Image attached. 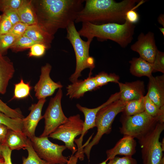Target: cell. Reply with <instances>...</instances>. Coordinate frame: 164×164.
I'll return each instance as SVG.
<instances>
[{
	"mask_svg": "<svg viewBox=\"0 0 164 164\" xmlns=\"http://www.w3.org/2000/svg\"><path fill=\"white\" fill-rule=\"evenodd\" d=\"M84 0H31L36 23L45 32L54 36L60 29H66L74 22L83 7Z\"/></svg>",
	"mask_w": 164,
	"mask_h": 164,
	"instance_id": "cell-1",
	"label": "cell"
},
{
	"mask_svg": "<svg viewBox=\"0 0 164 164\" xmlns=\"http://www.w3.org/2000/svg\"><path fill=\"white\" fill-rule=\"evenodd\" d=\"M84 2V7L78 13L74 23L121 24L125 22L128 11L136 9L144 2L137 0H124L120 2L113 0H86Z\"/></svg>",
	"mask_w": 164,
	"mask_h": 164,
	"instance_id": "cell-2",
	"label": "cell"
},
{
	"mask_svg": "<svg viewBox=\"0 0 164 164\" xmlns=\"http://www.w3.org/2000/svg\"><path fill=\"white\" fill-rule=\"evenodd\" d=\"M135 26L125 19L123 23H109L96 25L89 22L82 23L78 31L80 36L93 40L96 37L100 41L108 39L118 44L123 48L126 47L133 39Z\"/></svg>",
	"mask_w": 164,
	"mask_h": 164,
	"instance_id": "cell-3",
	"label": "cell"
},
{
	"mask_svg": "<svg viewBox=\"0 0 164 164\" xmlns=\"http://www.w3.org/2000/svg\"><path fill=\"white\" fill-rule=\"evenodd\" d=\"M74 22H71L66 28V38L72 45L75 53L76 66L75 72L69 78L72 83L77 81L82 71L86 68L90 69V73L95 67L94 58L90 56L89 49L92 41L91 39L83 40L77 30Z\"/></svg>",
	"mask_w": 164,
	"mask_h": 164,
	"instance_id": "cell-4",
	"label": "cell"
},
{
	"mask_svg": "<svg viewBox=\"0 0 164 164\" xmlns=\"http://www.w3.org/2000/svg\"><path fill=\"white\" fill-rule=\"evenodd\" d=\"M127 102L118 99L101 108L97 113L95 119L97 132L92 141L84 147V153L90 159L92 147L98 144L103 135L109 134L111 131L112 125L115 117L122 112Z\"/></svg>",
	"mask_w": 164,
	"mask_h": 164,
	"instance_id": "cell-5",
	"label": "cell"
},
{
	"mask_svg": "<svg viewBox=\"0 0 164 164\" xmlns=\"http://www.w3.org/2000/svg\"><path fill=\"white\" fill-rule=\"evenodd\" d=\"M164 130V123L158 122L146 134L138 139L143 164H162L164 162L161 142L159 139Z\"/></svg>",
	"mask_w": 164,
	"mask_h": 164,
	"instance_id": "cell-6",
	"label": "cell"
},
{
	"mask_svg": "<svg viewBox=\"0 0 164 164\" xmlns=\"http://www.w3.org/2000/svg\"><path fill=\"white\" fill-rule=\"evenodd\" d=\"M120 121L121 124L119 128L121 133L138 139L152 130L158 122L155 118L145 111L132 116L122 114Z\"/></svg>",
	"mask_w": 164,
	"mask_h": 164,
	"instance_id": "cell-7",
	"label": "cell"
},
{
	"mask_svg": "<svg viewBox=\"0 0 164 164\" xmlns=\"http://www.w3.org/2000/svg\"><path fill=\"white\" fill-rule=\"evenodd\" d=\"M83 123L80 114L70 116L48 137L63 142L65 146L71 151L73 155L77 151L74 140L77 136L81 135Z\"/></svg>",
	"mask_w": 164,
	"mask_h": 164,
	"instance_id": "cell-8",
	"label": "cell"
},
{
	"mask_svg": "<svg viewBox=\"0 0 164 164\" xmlns=\"http://www.w3.org/2000/svg\"><path fill=\"white\" fill-rule=\"evenodd\" d=\"M32 146L38 156L49 164H67L68 158L63 156V152L67 148L50 141L48 137L34 136L30 139Z\"/></svg>",
	"mask_w": 164,
	"mask_h": 164,
	"instance_id": "cell-9",
	"label": "cell"
},
{
	"mask_svg": "<svg viewBox=\"0 0 164 164\" xmlns=\"http://www.w3.org/2000/svg\"><path fill=\"white\" fill-rule=\"evenodd\" d=\"M62 96V91L61 88H59L55 96L51 98L43 116L45 120L44 128L39 137H48L58 127L68 120L62 108L61 100Z\"/></svg>",
	"mask_w": 164,
	"mask_h": 164,
	"instance_id": "cell-10",
	"label": "cell"
},
{
	"mask_svg": "<svg viewBox=\"0 0 164 164\" xmlns=\"http://www.w3.org/2000/svg\"><path fill=\"white\" fill-rule=\"evenodd\" d=\"M119 92H116L111 95L108 100L103 104L93 108H88L82 106L79 104H77V108L83 113L85 118L83 130L80 136L78 139H75L74 141L77 146V151L75 155L79 159L82 160L84 158V146L82 145L84 136L89 130L96 127L95 121L97 113L101 108L119 99Z\"/></svg>",
	"mask_w": 164,
	"mask_h": 164,
	"instance_id": "cell-11",
	"label": "cell"
},
{
	"mask_svg": "<svg viewBox=\"0 0 164 164\" xmlns=\"http://www.w3.org/2000/svg\"><path fill=\"white\" fill-rule=\"evenodd\" d=\"M131 49L138 53L139 57L152 63L158 50L154 33L151 32L145 34L141 33L138 36L137 40L131 46Z\"/></svg>",
	"mask_w": 164,
	"mask_h": 164,
	"instance_id": "cell-12",
	"label": "cell"
},
{
	"mask_svg": "<svg viewBox=\"0 0 164 164\" xmlns=\"http://www.w3.org/2000/svg\"><path fill=\"white\" fill-rule=\"evenodd\" d=\"M51 69V66L48 63L41 68L39 80L34 87L35 96L39 100L52 95L56 90L63 87L60 82H55L51 78L50 74Z\"/></svg>",
	"mask_w": 164,
	"mask_h": 164,
	"instance_id": "cell-13",
	"label": "cell"
},
{
	"mask_svg": "<svg viewBox=\"0 0 164 164\" xmlns=\"http://www.w3.org/2000/svg\"><path fill=\"white\" fill-rule=\"evenodd\" d=\"M46 101L45 98L41 99L37 103L32 104L29 109L30 113L22 119V132L30 139L35 136L36 127L39 121L43 118L41 112Z\"/></svg>",
	"mask_w": 164,
	"mask_h": 164,
	"instance_id": "cell-14",
	"label": "cell"
},
{
	"mask_svg": "<svg viewBox=\"0 0 164 164\" xmlns=\"http://www.w3.org/2000/svg\"><path fill=\"white\" fill-rule=\"evenodd\" d=\"M120 89L119 100L124 102L139 99L144 96V81L137 80L130 82L118 83Z\"/></svg>",
	"mask_w": 164,
	"mask_h": 164,
	"instance_id": "cell-15",
	"label": "cell"
},
{
	"mask_svg": "<svg viewBox=\"0 0 164 164\" xmlns=\"http://www.w3.org/2000/svg\"><path fill=\"white\" fill-rule=\"evenodd\" d=\"M136 142L133 137L124 135L112 148L106 152L107 161L113 159L117 155L132 156L136 152Z\"/></svg>",
	"mask_w": 164,
	"mask_h": 164,
	"instance_id": "cell-16",
	"label": "cell"
},
{
	"mask_svg": "<svg viewBox=\"0 0 164 164\" xmlns=\"http://www.w3.org/2000/svg\"><path fill=\"white\" fill-rule=\"evenodd\" d=\"M89 75L84 80H78L68 85L67 87V95L71 99H78L84 96L88 91H94L99 88L95 82L94 77Z\"/></svg>",
	"mask_w": 164,
	"mask_h": 164,
	"instance_id": "cell-17",
	"label": "cell"
},
{
	"mask_svg": "<svg viewBox=\"0 0 164 164\" xmlns=\"http://www.w3.org/2000/svg\"><path fill=\"white\" fill-rule=\"evenodd\" d=\"M149 78L147 95L159 108L164 107V75Z\"/></svg>",
	"mask_w": 164,
	"mask_h": 164,
	"instance_id": "cell-18",
	"label": "cell"
},
{
	"mask_svg": "<svg viewBox=\"0 0 164 164\" xmlns=\"http://www.w3.org/2000/svg\"><path fill=\"white\" fill-rule=\"evenodd\" d=\"M14 72L12 63L0 53V94H3L6 93L9 82Z\"/></svg>",
	"mask_w": 164,
	"mask_h": 164,
	"instance_id": "cell-19",
	"label": "cell"
},
{
	"mask_svg": "<svg viewBox=\"0 0 164 164\" xmlns=\"http://www.w3.org/2000/svg\"><path fill=\"white\" fill-rule=\"evenodd\" d=\"M23 35L36 42L44 44L47 49L51 47L54 38V36L49 34L36 25L28 26Z\"/></svg>",
	"mask_w": 164,
	"mask_h": 164,
	"instance_id": "cell-20",
	"label": "cell"
},
{
	"mask_svg": "<svg viewBox=\"0 0 164 164\" xmlns=\"http://www.w3.org/2000/svg\"><path fill=\"white\" fill-rule=\"evenodd\" d=\"M129 62L131 64L130 71L132 75L138 77L146 76L148 78L152 75V63L140 57L133 58Z\"/></svg>",
	"mask_w": 164,
	"mask_h": 164,
	"instance_id": "cell-21",
	"label": "cell"
},
{
	"mask_svg": "<svg viewBox=\"0 0 164 164\" xmlns=\"http://www.w3.org/2000/svg\"><path fill=\"white\" fill-rule=\"evenodd\" d=\"M28 139L22 132L9 129L4 144L12 150L26 149Z\"/></svg>",
	"mask_w": 164,
	"mask_h": 164,
	"instance_id": "cell-22",
	"label": "cell"
},
{
	"mask_svg": "<svg viewBox=\"0 0 164 164\" xmlns=\"http://www.w3.org/2000/svg\"><path fill=\"white\" fill-rule=\"evenodd\" d=\"M21 22L28 26L37 25L31 0H25L17 10Z\"/></svg>",
	"mask_w": 164,
	"mask_h": 164,
	"instance_id": "cell-23",
	"label": "cell"
},
{
	"mask_svg": "<svg viewBox=\"0 0 164 164\" xmlns=\"http://www.w3.org/2000/svg\"><path fill=\"white\" fill-rule=\"evenodd\" d=\"M145 111L155 118L158 122H164V107H158L149 98L147 94L144 97Z\"/></svg>",
	"mask_w": 164,
	"mask_h": 164,
	"instance_id": "cell-24",
	"label": "cell"
},
{
	"mask_svg": "<svg viewBox=\"0 0 164 164\" xmlns=\"http://www.w3.org/2000/svg\"><path fill=\"white\" fill-rule=\"evenodd\" d=\"M144 97L138 99L127 102L122 112V114L132 116L144 111Z\"/></svg>",
	"mask_w": 164,
	"mask_h": 164,
	"instance_id": "cell-25",
	"label": "cell"
},
{
	"mask_svg": "<svg viewBox=\"0 0 164 164\" xmlns=\"http://www.w3.org/2000/svg\"><path fill=\"white\" fill-rule=\"evenodd\" d=\"M0 124L6 126L9 129L22 132V119L12 118L0 111Z\"/></svg>",
	"mask_w": 164,
	"mask_h": 164,
	"instance_id": "cell-26",
	"label": "cell"
},
{
	"mask_svg": "<svg viewBox=\"0 0 164 164\" xmlns=\"http://www.w3.org/2000/svg\"><path fill=\"white\" fill-rule=\"evenodd\" d=\"M26 149L28 152V156L26 158L22 157V162L21 164H49L38 156L33 149L29 138Z\"/></svg>",
	"mask_w": 164,
	"mask_h": 164,
	"instance_id": "cell-27",
	"label": "cell"
},
{
	"mask_svg": "<svg viewBox=\"0 0 164 164\" xmlns=\"http://www.w3.org/2000/svg\"><path fill=\"white\" fill-rule=\"evenodd\" d=\"M96 83L100 87L107 84L109 82L118 83L119 77L114 73L108 74L104 72H101L94 77Z\"/></svg>",
	"mask_w": 164,
	"mask_h": 164,
	"instance_id": "cell-28",
	"label": "cell"
},
{
	"mask_svg": "<svg viewBox=\"0 0 164 164\" xmlns=\"http://www.w3.org/2000/svg\"><path fill=\"white\" fill-rule=\"evenodd\" d=\"M36 43H39L34 42L26 36L23 35L17 38L10 48L14 51L17 52L30 48Z\"/></svg>",
	"mask_w": 164,
	"mask_h": 164,
	"instance_id": "cell-29",
	"label": "cell"
},
{
	"mask_svg": "<svg viewBox=\"0 0 164 164\" xmlns=\"http://www.w3.org/2000/svg\"><path fill=\"white\" fill-rule=\"evenodd\" d=\"M31 87L29 83H25L21 79L20 82L15 85L14 95L12 99H21L27 97L30 94Z\"/></svg>",
	"mask_w": 164,
	"mask_h": 164,
	"instance_id": "cell-30",
	"label": "cell"
},
{
	"mask_svg": "<svg viewBox=\"0 0 164 164\" xmlns=\"http://www.w3.org/2000/svg\"><path fill=\"white\" fill-rule=\"evenodd\" d=\"M17 39L9 33L0 34V53L3 55L12 46Z\"/></svg>",
	"mask_w": 164,
	"mask_h": 164,
	"instance_id": "cell-31",
	"label": "cell"
},
{
	"mask_svg": "<svg viewBox=\"0 0 164 164\" xmlns=\"http://www.w3.org/2000/svg\"><path fill=\"white\" fill-rule=\"evenodd\" d=\"M0 111L12 118L23 119L24 117L21 111L18 109H13L0 99Z\"/></svg>",
	"mask_w": 164,
	"mask_h": 164,
	"instance_id": "cell-32",
	"label": "cell"
},
{
	"mask_svg": "<svg viewBox=\"0 0 164 164\" xmlns=\"http://www.w3.org/2000/svg\"><path fill=\"white\" fill-rule=\"evenodd\" d=\"M153 72L164 73V53L157 50L153 63Z\"/></svg>",
	"mask_w": 164,
	"mask_h": 164,
	"instance_id": "cell-33",
	"label": "cell"
},
{
	"mask_svg": "<svg viewBox=\"0 0 164 164\" xmlns=\"http://www.w3.org/2000/svg\"><path fill=\"white\" fill-rule=\"evenodd\" d=\"M25 0H0V11L6 8L17 10L23 4Z\"/></svg>",
	"mask_w": 164,
	"mask_h": 164,
	"instance_id": "cell-34",
	"label": "cell"
},
{
	"mask_svg": "<svg viewBox=\"0 0 164 164\" xmlns=\"http://www.w3.org/2000/svg\"><path fill=\"white\" fill-rule=\"evenodd\" d=\"M28 26L22 22L18 23L12 26L9 33L18 38L24 35Z\"/></svg>",
	"mask_w": 164,
	"mask_h": 164,
	"instance_id": "cell-35",
	"label": "cell"
},
{
	"mask_svg": "<svg viewBox=\"0 0 164 164\" xmlns=\"http://www.w3.org/2000/svg\"><path fill=\"white\" fill-rule=\"evenodd\" d=\"M4 14L9 20L12 26L21 22L17 10L11 8H6L2 11Z\"/></svg>",
	"mask_w": 164,
	"mask_h": 164,
	"instance_id": "cell-36",
	"label": "cell"
},
{
	"mask_svg": "<svg viewBox=\"0 0 164 164\" xmlns=\"http://www.w3.org/2000/svg\"><path fill=\"white\" fill-rule=\"evenodd\" d=\"M12 25L7 17L3 14L0 15V34L9 33Z\"/></svg>",
	"mask_w": 164,
	"mask_h": 164,
	"instance_id": "cell-37",
	"label": "cell"
},
{
	"mask_svg": "<svg viewBox=\"0 0 164 164\" xmlns=\"http://www.w3.org/2000/svg\"><path fill=\"white\" fill-rule=\"evenodd\" d=\"M46 49H47V47L44 44H36L31 47L29 56L30 57L42 56L44 54Z\"/></svg>",
	"mask_w": 164,
	"mask_h": 164,
	"instance_id": "cell-38",
	"label": "cell"
},
{
	"mask_svg": "<svg viewBox=\"0 0 164 164\" xmlns=\"http://www.w3.org/2000/svg\"><path fill=\"white\" fill-rule=\"evenodd\" d=\"M107 164H137V162L132 156H127L122 157L116 156L109 160Z\"/></svg>",
	"mask_w": 164,
	"mask_h": 164,
	"instance_id": "cell-39",
	"label": "cell"
},
{
	"mask_svg": "<svg viewBox=\"0 0 164 164\" xmlns=\"http://www.w3.org/2000/svg\"><path fill=\"white\" fill-rule=\"evenodd\" d=\"M1 149L4 164H12L11 158L12 150L5 144L1 145Z\"/></svg>",
	"mask_w": 164,
	"mask_h": 164,
	"instance_id": "cell-40",
	"label": "cell"
},
{
	"mask_svg": "<svg viewBox=\"0 0 164 164\" xmlns=\"http://www.w3.org/2000/svg\"><path fill=\"white\" fill-rule=\"evenodd\" d=\"M135 10L132 9L128 10L125 15V19L133 24L138 22L139 19V15Z\"/></svg>",
	"mask_w": 164,
	"mask_h": 164,
	"instance_id": "cell-41",
	"label": "cell"
},
{
	"mask_svg": "<svg viewBox=\"0 0 164 164\" xmlns=\"http://www.w3.org/2000/svg\"><path fill=\"white\" fill-rule=\"evenodd\" d=\"M8 128L6 126L0 124V144H4Z\"/></svg>",
	"mask_w": 164,
	"mask_h": 164,
	"instance_id": "cell-42",
	"label": "cell"
},
{
	"mask_svg": "<svg viewBox=\"0 0 164 164\" xmlns=\"http://www.w3.org/2000/svg\"><path fill=\"white\" fill-rule=\"evenodd\" d=\"M158 21L164 28V14H161L158 17Z\"/></svg>",
	"mask_w": 164,
	"mask_h": 164,
	"instance_id": "cell-43",
	"label": "cell"
},
{
	"mask_svg": "<svg viewBox=\"0 0 164 164\" xmlns=\"http://www.w3.org/2000/svg\"><path fill=\"white\" fill-rule=\"evenodd\" d=\"M164 138L162 139V142H161V145L162 148L163 150V151H164Z\"/></svg>",
	"mask_w": 164,
	"mask_h": 164,
	"instance_id": "cell-44",
	"label": "cell"
},
{
	"mask_svg": "<svg viewBox=\"0 0 164 164\" xmlns=\"http://www.w3.org/2000/svg\"><path fill=\"white\" fill-rule=\"evenodd\" d=\"M159 29L162 32L163 36H164V28L163 27H159Z\"/></svg>",
	"mask_w": 164,
	"mask_h": 164,
	"instance_id": "cell-45",
	"label": "cell"
},
{
	"mask_svg": "<svg viewBox=\"0 0 164 164\" xmlns=\"http://www.w3.org/2000/svg\"><path fill=\"white\" fill-rule=\"evenodd\" d=\"M3 159L2 155L1 149V144H0V159Z\"/></svg>",
	"mask_w": 164,
	"mask_h": 164,
	"instance_id": "cell-46",
	"label": "cell"
},
{
	"mask_svg": "<svg viewBox=\"0 0 164 164\" xmlns=\"http://www.w3.org/2000/svg\"><path fill=\"white\" fill-rule=\"evenodd\" d=\"M107 161L106 160L105 161H103V162H102L101 163L99 164H107Z\"/></svg>",
	"mask_w": 164,
	"mask_h": 164,
	"instance_id": "cell-47",
	"label": "cell"
},
{
	"mask_svg": "<svg viewBox=\"0 0 164 164\" xmlns=\"http://www.w3.org/2000/svg\"><path fill=\"white\" fill-rule=\"evenodd\" d=\"M0 164H4V161H0Z\"/></svg>",
	"mask_w": 164,
	"mask_h": 164,
	"instance_id": "cell-48",
	"label": "cell"
},
{
	"mask_svg": "<svg viewBox=\"0 0 164 164\" xmlns=\"http://www.w3.org/2000/svg\"><path fill=\"white\" fill-rule=\"evenodd\" d=\"M4 159H0V161H4Z\"/></svg>",
	"mask_w": 164,
	"mask_h": 164,
	"instance_id": "cell-49",
	"label": "cell"
},
{
	"mask_svg": "<svg viewBox=\"0 0 164 164\" xmlns=\"http://www.w3.org/2000/svg\"><path fill=\"white\" fill-rule=\"evenodd\" d=\"M68 164L67 163V164L63 163V164Z\"/></svg>",
	"mask_w": 164,
	"mask_h": 164,
	"instance_id": "cell-50",
	"label": "cell"
}]
</instances>
